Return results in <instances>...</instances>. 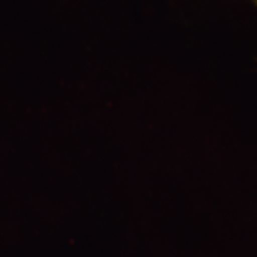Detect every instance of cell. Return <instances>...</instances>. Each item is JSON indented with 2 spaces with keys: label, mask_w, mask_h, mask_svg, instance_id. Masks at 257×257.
<instances>
[{
  "label": "cell",
  "mask_w": 257,
  "mask_h": 257,
  "mask_svg": "<svg viewBox=\"0 0 257 257\" xmlns=\"http://www.w3.org/2000/svg\"><path fill=\"white\" fill-rule=\"evenodd\" d=\"M247 2H250L251 5H254V6H256V8H257V0H247Z\"/></svg>",
  "instance_id": "1"
}]
</instances>
